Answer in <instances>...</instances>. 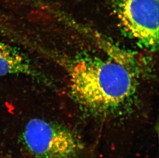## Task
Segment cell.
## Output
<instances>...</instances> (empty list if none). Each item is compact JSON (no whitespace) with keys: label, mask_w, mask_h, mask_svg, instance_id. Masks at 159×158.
<instances>
[{"label":"cell","mask_w":159,"mask_h":158,"mask_svg":"<svg viewBox=\"0 0 159 158\" xmlns=\"http://www.w3.org/2000/svg\"><path fill=\"white\" fill-rule=\"evenodd\" d=\"M69 78L75 98L84 106L98 111L117 108L134 90L130 72L122 64L110 61L80 62L72 68Z\"/></svg>","instance_id":"cell-1"},{"label":"cell","mask_w":159,"mask_h":158,"mask_svg":"<svg viewBox=\"0 0 159 158\" xmlns=\"http://www.w3.org/2000/svg\"><path fill=\"white\" fill-rule=\"evenodd\" d=\"M22 138L34 158H77L84 148L83 141L70 130L39 118L27 123Z\"/></svg>","instance_id":"cell-2"},{"label":"cell","mask_w":159,"mask_h":158,"mask_svg":"<svg viewBox=\"0 0 159 158\" xmlns=\"http://www.w3.org/2000/svg\"><path fill=\"white\" fill-rule=\"evenodd\" d=\"M117 17L123 29L150 48L159 42V0H120Z\"/></svg>","instance_id":"cell-3"},{"label":"cell","mask_w":159,"mask_h":158,"mask_svg":"<svg viewBox=\"0 0 159 158\" xmlns=\"http://www.w3.org/2000/svg\"><path fill=\"white\" fill-rule=\"evenodd\" d=\"M11 75L37 76L27 56L15 47L0 41V77Z\"/></svg>","instance_id":"cell-4"}]
</instances>
